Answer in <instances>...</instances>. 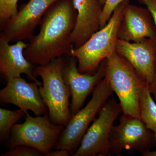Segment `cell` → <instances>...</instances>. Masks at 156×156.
<instances>
[{"label": "cell", "mask_w": 156, "mask_h": 156, "mask_svg": "<svg viewBox=\"0 0 156 156\" xmlns=\"http://www.w3.org/2000/svg\"><path fill=\"white\" fill-rule=\"evenodd\" d=\"M0 101L14 105L25 112L30 110L36 116L48 114L38 85L35 82L28 83L21 76L7 81L6 87L0 90Z\"/></svg>", "instance_id": "obj_11"}, {"label": "cell", "mask_w": 156, "mask_h": 156, "mask_svg": "<svg viewBox=\"0 0 156 156\" xmlns=\"http://www.w3.org/2000/svg\"><path fill=\"white\" fill-rule=\"evenodd\" d=\"M145 5L152 14L156 28V0H138Z\"/></svg>", "instance_id": "obj_21"}, {"label": "cell", "mask_w": 156, "mask_h": 156, "mask_svg": "<svg viewBox=\"0 0 156 156\" xmlns=\"http://www.w3.org/2000/svg\"><path fill=\"white\" fill-rule=\"evenodd\" d=\"M18 0H0V27L1 30L16 16L18 13Z\"/></svg>", "instance_id": "obj_18"}, {"label": "cell", "mask_w": 156, "mask_h": 156, "mask_svg": "<svg viewBox=\"0 0 156 156\" xmlns=\"http://www.w3.org/2000/svg\"><path fill=\"white\" fill-rule=\"evenodd\" d=\"M76 17L73 0H58L52 4L40 22L38 33L28 41L23 51L26 58L37 66L69 55L73 49L71 36Z\"/></svg>", "instance_id": "obj_1"}, {"label": "cell", "mask_w": 156, "mask_h": 156, "mask_svg": "<svg viewBox=\"0 0 156 156\" xmlns=\"http://www.w3.org/2000/svg\"><path fill=\"white\" fill-rule=\"evenodd\" d=\"M70 154L68 151L64 149H56L55 151H50L46 156H69Z\"/></svg>", "instance_id": "obj_23"}, {"label": "cell", "mask_w": 156, "mask_h": 156, "mask_svg": "<svg viewBox=\"0 0 156 156\" xmlns=\"http://www.w3.org/2000/svg\"><path fill=\"white\" fill-rule=\"evenodd\" d=\"M146 86L143 89L140 99V119L149 129L152 131L156 145V102Z\"/></svg>", "instance_id": "obj_16"}, {"label": "cell", "mask_w": 156, "mask_h": 156, "mask_svg": "<svg viewBox=\"0 0 156 156\" xmlns=\"http://www.w3.org/2000/svg\"></svg>", "instance_id": "obj_26"}, {"label": "cell", "mask_w": 156, "mask_h": 156, "mask_svg": "<svg viewBox=\"0 0 156 156\" xmlns=\"http://www.w3.org/2000/svg\"><path fill=\"white\" fill-rule=\"evenodd\" d=\"M26 112L21 109L12 111L0 108V140L4 142L9 140L13 126L23 117Z\"/></svg>", "instance_id": "obj_17"}, {"label": "cell", "mask_w": 156, "mask_h": 156, "mask_svg": "<svg viewBox=\"0 0 156 156\" xmlns=\"http://www.w3.org/2000/svg\"><path fill=\"white\" fill-rule=\"evenodd\" d=\"M105 78L118 96L123 114L140 119V99L148 85L134 68L115 52L106 58Z\"/></svg>", "instance_id": "obj_2"}, {"label": "cell", "mask_w": 156, "mask_h": 156, "mask_svg": "<svg viewBox=\"0 0 156 156\" xmlns=\"http://www.w3.org/2000/svg\"><path fill=\"white\" fill-rule=\"evenodd\" d=\"M116 52L131 65L148 86L152 83L156 60V37L147 38L138 42L118 39Z\"/></svg>", "instance_id": "obj_12"}, {"label": "cell", "mask_w": 156, "mask_h": 156, "mask_svg": "<svg viewBox=\"0 0 156 156\" xmlns=\"http://www.w3.org/2000/svg\"><path fill=\"white\" fill-rule=\"evenodd\" d=\"M77 11L75 26L72 34L74 49L80 48L100 29L103 5L99 0H73Z\"/></svg>", "instance_id": "obj_15"}, {"label": "cell", "mask_w": 156, "mask_h": 156, "mask_svg": "<svg viewBox=\"0 0 156 156\" xmlns=\"http://www.w3.org/2000/svg\"><path fill=\"white\" fill-rule=\"evenodd\" d=\"M114 92L105 78L95 87L92 98L83 108L73 115L58 137L54 148L66 150L74 154L90 124Z\"/></svg>", "instance_id": "obj_5"}, {"label": "cell", "mask_w": 156, "mask_h": 156, "mask_svg": "<svg viewBox=\"0 0 156 156\" xmlns=\"http://www.w3.org/2000/svg\"><path fill=\"white\" fill-rule=\"evenodd\" d=\"M153 37H156V28L150 11L147 8L131 5L128 1L118 31V39L138 42Z\"/></svg>", "instance_id": "obj_14"}, {"label": "cell", "mask_w": 156, "mask_h": 156, "mask_svg": "<svg viewBox=\"0 0 156 156\" xmlns=\"http://www.w3.org/2000/svg\"><path fill=\"white\" fill-rule=\"evenodd\" d=\"M115 98L107 101L85 134L73 156L111 155L110 137L115 121L122 112Z\"/></svg>", "instance_id": "obj_7"}, {"label": "cell", "mask_w": 156, "mask_h": 156, "mask_svg": "<svg viewBox=\"0 0 156 156\" xmlns=\"http://www.w3.org/2000/svg\"><path fill=\"white\" fill-rule=\"evenodd\" d=\"M141 155L143 156H156V151H149L143 153Z\"/></svg>", "instance_id": "obj_24"}, {"label": "cell", "mask_w": 156, "mask_h": 156, "mask_svg": "<svg viewBox=\"0 0 156 156\" xmlns=\"http://www.w3.org/2000/svg\"><path fill=\"white\" fill-rule=\"evenodd\" d=\"M58 0H30L1 30L9 42L28 41L48 8Z\"/></svg>", "instance_id": "obj_10"}, {"label": "cell", "mask_w": 156, "mask_h": 156, "mask_svg": "<svg viewBox=\"0 0 156 156\" xmlns=\"http://www.w3.org/2000/svg\"><path fill=\"white\" fill-rule=\"evenodd\" d=\"M155 146L154 133L139 118L123 114L119 125L112 129L110 137L112 154L121 156L125 150L130 154L138 152L142 154Z\"/></svg>", "instance_id": "obj_8"}, {"label": "cell", "mask_w": 156, "mask_h": 156, "mask_svg": "<svg viewBox=\"0 0 156 156\" xmlns=\"http://www.w3.org/2000/svg\"><path fill=\"white\" fill-rule=\"evenodd\" d=\"M149 90L152 95H153L154 99L156 101V60L154 69V76L152 83L148 86Z\"/></svg>", "instance_id": "obj_22"}, {"label": "cell", "mask_w": 156, "mask_h": 156, "mask_svg": "<svg viewBox=\"0 0 156 156\" xmlns=\"http://www.w3.org/2000/svg\"><path fill=\"white\" fill-rule=\"evenodd\" d=\"M126 1L127 0H105L100 17L101 28L106 25L117 7Z\"/></svg>", "instance_id": "obj_20"}, {"label": "cell", "mask_w": 156, "mask_h": 156, "mask_svg": "<svg viewBox=\"0 0 156 156\" xmlns=\"http://www.w3.org/2000/svg\"><path fill=\"white\" fill-rule=\"evenodd\" d=\"M99 2H100V3L102 4L103 5H104L105 3V0H99Z\"/></svg>", "instance_id": "obj_25"}, {"label": "cell", "mask_w": 156, "mask_h": 156, "mask_svg": "<svg viewBox=\"0 0 156 156\" xmlns=\"http://www.w3.org/2000/svg\"><path fill=\"white\" fill-rule=\"evenodd\" d=\"M77 63L75 57L66 55L62 69L63 80L72 98L70 105L72 116L80 109L88 95L105 75L106 59L101 62L97 71L92 75L80 73Z\"/></svg>", "instance_id": "obj_9"}, {"label": "cell", "mask_w": 156, "mask_h": 156, "mask_svg": "<svg viewBox=\"0 0 156 156\" xmlns=\"http://www.w3.org/2000/svg\"><path fill=\"white\" fill-rule=\"evenodd\" d=\"M65 127L52 123L48 114L34 117L26 112L24 122L15 124L11 129L8 146H28L46 156L55 147Z\"/></svg>", "instance_id": "obj_6"}, {"label": "cell", "mask_w": 156, "mask_h": 156, "mask_svg": "<svg viewBox=\"0 0 156 156\" xmlns=\"http://www.w3.org/2000/svg\"><path fill=\"white\" fill-rule=\"evenodd\" d=\"M128 1L123 2L117 7L106 25L81 47L72 51L69 55L76 58L78 69L81 73H95L101 62L116 52L118 31Z\"/></svg>", "instance_id": "obj_4"}, {"label": "cell", "mask_w": 156, "mask_h": 156, "mask_svg": "<svg viewBox=\"0 0 156 156\" xmlns=\"http://www.w3.org/2000/svg\"><path fill=\"white\" fill-rule=\"evenodd\" d=\"M2 156H45L40 151L33 147L25 145L17 146L11 148Z\"/></svg>", "instance_id": "obj_19"}, {"label": "cell", "mask_w": 156, "mask_h": 156, "mask_svg": "<svg viewBox=\"0 0 156 156\" xmlns=\"http://www.w3.org/2000/svg\"><path fill=\"white\" fill-rule=\"evenodd\" d=\"M66 55L55 58L49 64L36 66L35 75L42 80L39 91L42 100L48 108L52 122L66 127L72 117L70 110L69 91L65 83L62 69Z\"/></svg>", "instance_id": "obj_3"}, {"label": "cell", "mask_w": 156, "mask_h": 156, "mask_svg": "<svg viewBox=\"0 0 156 156\" xmlns=\"http://www.w3.org/2000/svg\"><path fill=\"white\" fill-rule=\"evenodd\" d=\"M27 45V43L23 41H18L11 45L0 34V73L6 82L24 74L29 80L40 87L42 83L37 79L34 73L36 66L26 58L23 53Z\"/></svg>", "instance_id": "obj_13"}]
</instances>
